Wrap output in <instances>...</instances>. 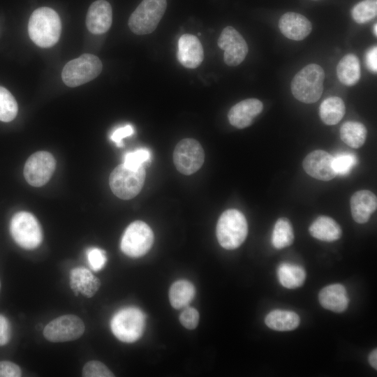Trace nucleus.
<instances>
[{"label":"nucleus","mask_w":377,"mask_h":377,"mask_svg":"<svg viewBox=\"0 0 377 377\" xmlns=\"http://www.w3.org/2000/svg\"><path fill=\"white\" fill-rule=\"evenodd\" d=\"M31 40L40 47H50L59 39L61 31V20L57 13L48 7L36 9L28 24Z\"/></svg>","instance_id":"nucleus-1"},{"label":"nucleus","mask_w":377,"mask_h":377,"mask_svg":"<svg viewBox=\"0 0 377 377\" xmlns=\"http://www.w3.org/2000/svg\"><path fill=\"white\" fill-rule=\"evenodd\" d=\"M325 72L316 64H310L302 68L293 78L290 89L293 96L304 103H313L323 92Z\"/></svg>","instance_id":"nucleus-2"},{"label":"nucleus","mask_w":377,"mask_h":377,"mask_svg":"<svg viewBox=\"0 0 377 377\" xmlns=\"http://www.w3.org/2000/svg\"><path fill=\"white\" fill-rule=\"evenodd\" d=\"M248 233L247 221L237 209H230L222 213L216 225V237L220 245L228 250L238 248Z\"/></svg>","instance_id":"nucleus-3"},{"label":"nucleus","mask_w":377,"mask_h":377,"mask_svg":"<svg viewBox=\"0 0 377 377\" xmlns=\"http://www.w3.org/2000/svg\"><path fill=\"white\" fill-rule=\"evenodd\" d=\"M166 7V0H142L128 19L129 29L137 35L152 33L162 19Z\"/></svg>","instance_id":"nucleus-4"},{"label":"nucleus","mask_w":377,"mask_h":377,"mask_svg":"<svg viewBox=\"0 0 377 377\" xmlns=\"http://www.w3.org/2000/svg\"><path fill=\"white\" fill-rule=\"evenodd\" d=\"M102 68V62L98 57L91 54H83L64 66L61 78L66 85L75 87L96 78Z\"/></svg>","instance_id":"nucleus-5"},{"label":"nucleus","mask_w":377,"mask_h":377,"mask_svg":"<svg viewBox=\"0 0 377 377\" xmlns=\"http://www.w3.org/2000/svg\"><path fill=\"white\" fill-rule=\"evenodd\" d=\"M145 179L144 167L131 168L124 164L116 167L110 175V186L118 198L129 200L141 191Z\"/></svg>","instance_id":"nucleus-6"},{"label":"nucleus","mask_w":377,"mask_h":377,"mask_svg":"<svg viewBox=\"0 0 377 377\" xmlns=\"http://www.w3.org/2000/svg\"><path fill=\"white\" fill-rule=\"evenodd\" d=\"M145 323V315L139 309L127 307L119 310L114 315L110 321V327L119 340L132 343L142 336Z\"/></svg>","instance_id":"nucleus-7"},{"label":"nucleus","mask_w":377,"mask_h":377,"mask_svg":"<svg viewBox=\"0 0 377 377\" xmlns=\"http://www.w3.org/2000/svg\"><path fill=\"white\" fill-rule=\"evenodd\" d=\"M10 231L14 241L25 249L37 248L43 240V232L38 220L27 212H20L13 216Z\"/></svg>","instance_id":"nucleus-8"},{"label":"nucleus","mask_w":377,"mask_h":377,"mask_svg":"<svg viewBox=\"0 0 377 377\" xmlns=\"http://www.w3.org/2000/svg\"><path fill=\"white\" fill-rule=\"evenodd\" d=\"M153 242L154 234L151 228L143 221H136L125 230L120 247L128 256L138 258L148 252Z\"/></svg>","instance_id":"nucleus-9"},{"label":"nucleus","mask_w":377,"mask_h":377,"mask_svg":"<svg viewBox=\"0 0 377 377\" xmlns=\"http://www.w3.org/2000/svg\"><path fill=\"white\" fill-rule=\"evenodd\" d=\"M204 161V150L195 139H183L177 144L174 149V164L177 170L184 175L195 173L201 168Z\"/></svg>","instance_id":"nucleus-10"},{"label":"nucleus","mask_w":377,"mask_h":377,"mask_svg":"<svg viewBox=\"0 0 377 377\" xmlns=\"http://www.w3.org/2000/svg\"><path fill=\"white\" fill-rule=\"evenodd\" d=\"M82 320L73 314L59 316L51 320L43 330V336L51 342H66L79 339L84 332Z\"/></svg>","instance_id":"nucleus-11"},{"label":"nucleus","mask_w":377,"mask_h":377,"mask_svg":"<svg viewBox=\"0 0 377 377\" xmlns=\"http://www.w3.org/2000/svg\"><path fill=\"white\" fill-rule=\"evenodd\" d=\"M56 167L54 156L47 151H38L27 159L24 168L27 182L33 186H41L51 178Z\"/></svg>","instance_id":"nucleus-12"},{"label":"nucleus","mask_w":377,"mask_h":377,"mask_svg":"<svg viewBox=\"0 0 377 377\" xmlns=\"http://www.w3.org/2000/svg\"><path fill=\"white\" fill-rule=\"evenodd\" d=\"M217 45L224 51L223 61L229 66L240 64L249 51L248 45L243 36L231 26H227L222 30Z\"/></svg>","instance_id":"nucleus-13"},{"label":"nucleus","mask_w":377,"mask_h":377,"mask_svg":"<svg viewBox=\"0 0 377 377\" xmlns=\"http://www.w3.org/2000/svg\"><path fill=\"white\" fill-rule=\"evenodd\" d=\"M302 166L309 175L318 180L330 181L337 176L333 156L323 150L317 149L306 155Z\"/></svg>","instance_id":"nucleus-14"},{"label":"nucleus","mask_w":377,"mask_h":377,"mask_svg":"<svg viewBox=\"0 0 377 377\" xmlns=\"http://www.w3.org/2000/svg\"><path fill=\"white\" fill-rule=\"evenodd\" d=\"M177 58L187 68H196L201 64L204 59V50L197 36L185 34L179 37Z\"/></svg>","instance_id":"nucleus-15"},{"label":"nucleus","mask_w":377,"mask_h":377,"mask_svg":"<svg viewBox=\"0 0 377 377\" xmlns=\"http://www.w3.org/2000/svg\"><path fill=\"white\" fill-rule=\"evenodd\" d=\"M263 110V103L257 98L244 99L233 105L228 113L230 124L239 129L252 124Z\"/></svg>","instance_id":"nucleus-16"},{"label":"nucleus","mask_w":377,"mask_h":377,"mask_svg":"<svg viewBox=\"0 0 377 377\" xmlns=\"http://www.w3.org/2000/svg\"><path fill=\"white\" fill-rule=\"evenodd\" d=\"M112 22L111 5L105 0H97L89 6L86 24L88 30L94 34H102L109 30Z\"/></svg>","instance_id":"nucleus-17"},{"label":"nucleus","mask_w":377,"mask_h":377,"mask_svg":"<svg viewBox=\"0 0 377 377\" xmlns=\"http://www.w3.org/2000/svg\"><path fill=\"white\" fill-rule=\"evenodd\" d=\"M279 28L286 38L299 41L309 35L312 30V24L304 15L297 13L288 12L280 17Z\"/></svg>","instance_id":"nucleus-18"},{"label":"nucleus","mask_w":377,"mask_h":377,"mask_svg":"<svg viewBox=\"0 0 377 377\" xmlns=\"http://www.w3.org/2000/svg\"><path fill=\"white\" fill-rule=\"evenodd\" d=\"M350 205L354 221L358 223H365L376 210L377 198L369 190L358 191L351 196Z\"/></svg>","instance_id":"nucleus-19"},{"label":"nucleus","mask_w":377,"mask_h":377,"mask_svg":"<svg viewBox=\"0 0 377 377\" xmlns=\"http://www.w3.org/2000/svg\"><path fill=\"white\" fill-rule=\"evenodd\" d=\"M70 286L76 295L81 293L87 297H91L98 290L101 281L89 269L79 267L71 271Z\"/></svg>","instance_id":"nucleus-20"},{"label":"nucleus","mask_w":377,"mask_h":377,"mask_svg":"<svg viewBox=\"0 0 377 377\" xmlns=\"http://www.w3.org/2000/svg\"><path fill=\"white\" fill-rule=\"evenodd\" d=\"M318 300L323 308L337 313L344 311L349 302L345 287L339 283L323 288L318 294Z\"/></svg>","instance_id":"nucleus-21"},{"label":"nucleus","mask_w":377,"mask_h":377,"mask_svg":"<svg viewBox=\"0 0 377 377\" xmlns=\"http://www.w3.org/2000/svg\"><path fill=\"white\" fill-rule=\"evenodd\" d=\"M309 231L312 237L324 242H334L342 235L340 226L332 218L318 216L309 226Z\"/></svg>","instance_id":"nucleus-22"},{"label":"nucleus","mask_w":377,"mask_h":377,"mask_svg":"<svg viewBox=\"0 0 377 377\" xmlns=\"http://www.w3.org/2000/svg\"><path fill=\"white\" fill-rule=\"evenodd\" d=\"M337 75L339 81L346 86L357 84L361 76L360 64L354 54L345 55L337 66Z\"/></svg>","instance_id":"nucleus-23"},{"label":"nucleus","mask_w":377,"mask_h":377,"mask_svg":"<svg viewBox=\"0 0 377 377\" xmlns=\"http://www.w3.org/2000/svg\"><path fill=\"white\" fill-rule=\"evenodd\" d=\"M265 323L272 330L290 331L298 327L300 318L293 311L275 309L266 316Z\"/></svg>","instance_id":"nucleus-24"},{"label":"nucleus","mask_w":377,"mask_h":377,"mask_svg":"<svg viewBox=\"0 0 377 377\" xmlns=\"http://www.w3.org/2000/svg\"><path fill=\"white\" fill-rule=\"evenodd\" d=\"M345 113L344 102L338 96H330L325 98L319 108V114L322 121L329 126L338 124Z\"/></svg>","instance_id":"nucleus-25"},{"label":"nucleus","mask_w":377,"mask_h":377,"mask_svg":"<svg viewBox=\"0 0 377 377\" xmlns=\"http://www.w3.org/2000/svg\"><path fill=\"white\" fill-rule=\"evenodd\" d=\"M339 132L341 140L354 149L361 147L367 136V128L358 121H348L343 123Z\"/></svg>","instance_id":"nucleus-26"},{"label":"nucleus","mask_w":377,"mask_h":377,"mask_svg":"<svg viewBox=\"0 0 377 377\" xmlns=\"http://www.w3.org/2000/svg\"><path fill=\"white\" fill-rule=\"evenodd\" d=\"M195 293V288L190 281H177L170 288V302L176 309L184 308L193 300Z\"/></svg>","instance_id":"nucleus-27"},{"label":"nucleus","mask_w":377,"mask_h":377,"mask_svg":"<svg viewBox=\"0 0 377 377\" xmlns=\"http://www.w3.org/2000/svg\"><path fill=\"white\" fill-rule=\"evenodd\" d=\"M277 276L283 287L293 289L302 286L306 279V272L300 265L282 263L278 267Z\"/></svg>","instance_id":"nucleus-28"},{"label":"nucleus","mask_w":377,"mask_h":377,"mask_svg":"<svg viewBox=\"0 0 377 377\" xmlns=\"http://www.w3.org/2000/svg\"><path fill=\"white\" fill-rule=\"evenodd\" d=\"M294 241V232L290 221L284 217L279 218L274 227L272 243L274 248L281 249L290 246Z\"/></svg>","instance_id":"nucleus-29"},{"label":"nucleus","mask_w":377,"mask_h":377,"mask_svg":"<svg viewBox=\"0 0 377 377\" xmlns=\"http://www.w3.org/2000/svg\"><path fill=\"white\" fill-rule=\"evenodd\" d=\"M376 15L377 0H362L355 4L351 10V16L358 24L371 21Z\"/></svg>","instance_id":"nucleus-30"},{"label":"nucleus","mask_w":377,"mask_h":377,"mask_svg":"<svg viewBox=\"0 0 377 377\" xmlns=\"http://www.w3.org/2000/svg\"><path fill=\"white\" fill-rule=\"evenodd\" d=\"M17 110V103L13 96L6 88L0 86V121H12L16 117Z\"/></svg>","instance_id":"nucleus-31"},{"label":"nucleus","mask_w":377,"mask_h":377,"mask_svg":"<svg viewBox=\"0 0 377 377\" xmlns=\"http://www.w3.org/2000/svg\"><path fill=\"white\" fill-rule=\"evenodd\" d=\"M357 163V158L352 153L341 152L333 156V167L337 175H348Z\"/></svg>","instance_id":"nucleus-32"},{"label":"nucleus","mask_w":377,"mask_h":377,"mask_svg":"<svg viewBox=\"0 0 377 377\" xmlns=\"http://www.w3.org/2000/svg\"><path fill=\"white\" fill-rule=\"evenodd\" d=\"M150 158L151 154L149 150L142 148L126 154L123 164L128 168L136 169L144 167L143 165L147 162Z\"/></svg>","instance_id":"nucleus-33"},{"label":"nucleus","mask_w":377,"mask_h":377,"mask_svg":"<svg viewBox=\"0 0 377 377\" xmlns=\"http://www.w3.org/2000/svg\"><path fill=\"white\" fill-rule=\"evenodd\" d=\"M83 377H113V373L102 362L96 360L87 362L82 371Z\"/></svg>","instance_id":"nucleus-34"},{"label":"nucleus","mask_w":377,"mask_h":377,"mask_svg":"<svg viewBox=\"0 0 377 377\" xmlns=\"http://www.w3.org/2000/svg\"><path fill=\"white\" fill-rule=\"evenodd\" d=\"M87 258L89 266L94 271L101 270L105 265V252L98 248H90L87 251Z\"/></svg>","instance_id":"nucleus-35"},{"label":"nucleus","mask_w":377,"mask_h":377,"mask_svg":"<svg viewBox=\"0 0 377 377\" xmlns=\"http://www.w3.org/2000/svg\"><path fill=\"white\" fill-rule=\"evenodd\" d=\"M179 321L186 329H195L199 322L198 311L192 307L185 308L179 316Z\"/></svg>","instance_id":"nucleus-36"},{"label":"nucleus","mask_w":377,"mask_h":377,"mask_svg":"<svg viewBox=\"0 0 377 377\" xmlns=\"http://www.w3.org/2000/svg\"><path fill=\"white\" fill-rule=\"evenodd\" d=\"M134 133V128L130 124L121 126L115 129L110 135V139L119 147L123 146L122 140L126 137L131 136Z\"/></svg>","instance_id":"nucleus-37"},{"label":"nucleus","mask_w":377,"mask_h":377,"mask_svg":"<svg viewBox=\"0 0 377 377\" xmlns=\"http://www.w3.org/2000/svg\"><path fill=\"white\" fill-rule=\"evenodd\" d=\"M22 376L20 367L10 361L0 362V377H20Z\"/></svg>","instance_id":"nucleus-38"},{"label":"nucleus","mask_w":377,"mask_h":377,"mask_svg":"<svg viewBox=\"0 0 377 377\" xmlns=\"http://www.w3.org/2000/svg\"><path fill=\"white\" fill-rule=\"evenodd\" d=\"M11 329L8 320L0 314V346L6 345L10 339Z\"/></svg>","instance_id":"nucleus-39"},{"label":"nucleus","mask_w":377,"mask_h":377,"mask_svg":"<svg viewBox=\"0 0 377 377\" xmlns=\"http://www.w3.org/2000/svg\"><path fill=\"white\" fill-rule=\"evenodd\" d=\"M366 64L369 71L373 73L377 71V47L373 46L366 54Z\"/></svg>","instance_id":"nucleus-40"},{"label":"nucleus","mask_w":377,"mask_h":377,"mask_svg":"<svg viewBox=\"0 0 377 377\" xmlns=\"http://www.w3.org/2000/svg\"><path fill=\"white\" fill-rule=\"evenodd\" d=\"M369 362L373 368L376 369L377 368V350L376 348L373 350L369 354Z\"/></svg>","instance_id":"nucleus-41"},{"label":"nucleus","mask_w":377,"mask_h":377,"mask_svg":"<svg viewBox=\"0 0 377 377\" xmlns=\"http://www.w3.org/2000/svg\"><path fill=\"white\" fill-rule=\"evenodd\" d=\"M377 24H375L374 26V34L376 36H377Z\"/></svg>","instance_id":"nucleus-42"},{"label":"nucleus","mask_w":377,"mask_h":377,"mask_svg":"<svg viewBox=\"0 0 377 377\" xmlns=\"http://www.w3.org/2000/svg\"><path fill=\"white\" fill-rule=\"evenodd\" d=\"M198 36H200V35H201V34H200V33H198Z\"/></svg>","instance_id":"nucleus-43"},{"label":"nucleus","mask_w":377,"mask_h":377,"mask_svg":"<svg viewBox=\"0 0 377 377\" xmlns=\"http://www.w3.org/2000/svg\"><path fill=\"white\" fill-rule=\"evenodd\" d=\"M0 290H1V281H0Z\"/></svg>","instance_id":"nucleus-44"},{"label":"nucleus","mask_w":377,"mask_h":377,"mask_svg":"<svg viewBox=\"0 0 377 377\" xmlns=\"http://www.w3.org/2000/svg\"><path fill=\"white\" fill-rule=\"evenodd\" d=\"M313 1H318V0H313Z\"/></svg>","instance_id":"nucleus-45"}]
</instances>
